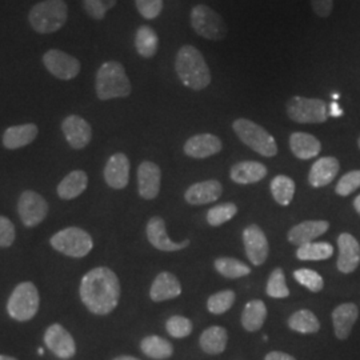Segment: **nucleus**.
Listing matches in <instances>:
<instances>
[{"label":"nucleus","instance_id":"1","mask_svg":"<svg viewBox=\"0 0 360 360\" xmlns=\"http://www.w3.org/2000/svg\"><path fill=\"white\" fill-rule=\"evenodd\" d=\"M80 299L95 315L111 314L120 299V283L115 272L108 267L89 271L80 282Z\"/></svg>","mask_w":360,"mask_h":360},{"label":"nucleus","instance_id":"2","mask_svg":"<svg viewBox=\"0 0 360 360\" xmlns=\"http://www.w3.org/2000/svg\"><path fill=\"white\" fill-rule=\"evenodd\" d=\"M175 70L180 82L193 91L205 90L211 83V72L202 52L193 46H183L176 53Z\"/></svg>","mask_w":360,"mask_h":360},{"label":"nucleus","instance_id":"3","mask_svg":"<svg viewBox=\"0 0 360 360\" xmlns=\"http://www.w3.org/2000/svg\"><path fill=\"white\" fill-rule=\"evenodd\" d=\"M95 90L101 101L127 98L132 91L126 70L119 62H105L96 72Z\"/></svg>","mask_w":360,"mask_h":360},{"label":"nucleus","instance_id":"4","mask_svg":"<svg viewBox=\"0 0 360 360\" xmlns=\"http://www.w3.org/2000/svg\"><path fill=\"white\" fill-rule=\"evenodd\" d=\"M67 16L65 0H44L31 8L28 20L38 34H53L65 26Z\"/></svg>","mask_w":360,"mask_h":360},{"label":"nucleus","instance_id":"5","mask_svg":"<svg viewBox=\"0 0 360 360\" xmlns=\"http://www.w3.org/2000/svg\"><path fill=\"white\" fill-rule=\"evenodd\" d=\"M232 129L238 138L257 154L264 158H274L278 154V146L274 136L255 122L240 117L232 123Z\"/></svg>","mask_w":360,"mask_h":360},{"label":"nucleus","instance_id":"6","mask_svg":"<svg viewBox=\"0 0 360 360\" xmlns=\"http://www.w3.org/2000/svg\"><path fill=\"white\" fill-rule=\"evenodd\" d=\"M39 292L31 282L18 284L7 302V312L16 322L31 321L39 309Z\"/></svg>","mask_w":360,"mask_h":360},{"label":"nucleus","instance_id":"7","mask_svg":"<svg viewBox=\"0 0 360 360\" xmlns=\"http://www.w3.org/2000/svg\"><path fill=\"white\" fill-rule=\"evenodd\" d=\"M52 248L70 257H87L94 247L90 233L79 227H67L50 239Z\"/></svg>","mask_w":360,"mask_h":360},{"label":"nucleus","instance_id":"8","mask_svg":"<svg viewBox=\"0 0 360 360\" xmlns=\"http://www.w3.org/2000/svg\"><path fill=\"white\" fill-rule=\"evenodd\" d=\"M287 115L300 124H321L328 119V107L322 99L292 96L285 105Z\"/></svg>","mask_w":360,"mask_h":360},{"label":"nucleus","instance_id":"9","mask_svg":"<svg viewBox=\"0 0 360 360\" xmlns=\"http://www.w3.org/2000/svg\"><path fill=\"white\" fill-rule=\"evenodd\" d=\"M191 27L193 31L208 40H221L227 35V25L217 11L205 4H198L191 10Z\"/></svg>","mask_w":360,"mask_h":360},{"label":"nucleus","instance_id":"10","mask_svg":"<svg viewBox=\"0 0 360 360\" xmlns=\"http://www.w3.org/2000/svg\"><path fill=\"white\" fill-rule=\"evenodd\" d=\"M18 212L22 223L31 229L46 219L49 214V203L40 193L25 191L18 200Z\"/></svg>","mask_w":360,"mask_h":360},{"label":"nucleus","instance_id":"11","mask_svg":"<svg viewBox=\"0 0 360 360\" xmlns=\"http://www.w3.org/2000/svg\"><path fill=\"white\" fill-rule=\"evenodd\" d=\"M43 63L49 72L62 80H71L80 72L82 65L72 55L60 50H50L43 55Z\"/></svg>","mask_w":360,"mask_h":360},{"label":"nucleus","instance_id":"12","mask_svg":"<svg viewBox=\"0 0 360 360\" xmlns=\"http://www.w3.org/2000/svg\"><path fill=\"white\" fill-rule=\"evenodd\" d=\"M44 345L59 359H71L77 354V345H75L74 338L59 323L51 324L46 330Z\"/></svg>","mask_w":360,"mask_h":360},{"label":"nucleus","instance_id":"13","mask_svg":"<svg viewBox=\"0 0 360 360\" xmlns=\"http://www.w3.org/2000/svg\"><path fill=\"white\" fill-rule=\"evenodd\" d=\"M243 245L245 255L254 266L257 267L266 263L270 254V245L266 233L259 226L251 224L245 227L243 231Z\"/></svg>","mask_w":360,"mask_h":360},{"label":"nucleus","instance_id":"14","mask_svg":"<svg viewBox=\"0 0 360 360\" xmlns=\"http://www.w3.org/2000/svg\"><path fill=\"white\" fill-rule=\"evenodd\" d=\"M147 239L156 250L165 251V252H174L184 250L190 245V239H186L181 243H175L169 239L167 230H166V221L160 217H154L150 219L147 223Z\"/></svg>","mask_w":360,"mask_h":360},{"label":"nucleus","instance_id":"15","mask_svg":"<svg viewBox=\"0 0 360 360\" xmlns=\"http://www.w3.org/2000/svg\"><path fill=\"white\" fill-rule=\"evenodd\" d=\"M338 247H339V257H338V270L343 274H351L359 267L360 264V245L348 232H343L338 238Z\"/></svg>","mask_w":360,"mask_h":360},{"label":"nucleus","instance_id":"16","mask_svg":"<svg viewBox=\"0 0 360 360\" xmlns=\"http://www.w3.org/2000/svg\"><path fill=\"white\" fill-rule=\"evenodd\" d=\"M62 131L65 134V141L74 150L84 148L92 139L90 123L82 116H67L62 123Z\"/></svg>","mask_w":360,"mask_h":360},{"label":"nucleus","instance_id":"17","mask_svg":"<svg viewBox=\"0 0 360 360\" xmlns=\"http://www.w3.org/2000/svg\"><path fill=\"white\" fill-rule=\"evenodd\" d=\"M162 171L154 162H143L138 168V191L143 199L153 200L160 191Z\"/></svg>","mask_w":360,"mask_h":360},{"label":"nucleus","instance_id":"18","mask_svg":"<svg viewBox=\"0 0 360 360\" xmlns=\"http://www.w3.org/2000/svg\"><path fill=\"white\" fill-rule=\"evenodd\" d=\"M223 193V186L218 180H205L193 183L184 193V199L188 205L202 206L217 202Z\"/></svg>","mask_w":360,"mask_h":360},{"label":"nucleus","instance_id":"19","mask_svg":"<svg viewBox=\"0 0 360 360\" xmlns=\"http://www.w3.org/2000/svg\"><path fill=\"white\" fill-rule=\"evenodd\" d=\"M105 183L115 190H123L129 180V160L127 155L123 153L114 154L104 167Z\"/></svg>","mask_w":360,"mask_h":360},{"label":"nucleus","instance_id":"20","mask_svg":"<svg viewBox=\"0 0 360 360\" xmlns=\"http://www.w3.org/2000/svg\"><path fill=\"white\" fill-rule=\"evenodd\" d=\"M330 229V223L326 220H306L294 226L287 235L290 243L294 245H307L324 235Z\"/></svg>","mask_w":360,"mask_h":360},{"label":"nucleus","instance_id":"21","mask_svg":"<svg viewBox=\"0 0 360 360\" xmlns=\"http://www.w3.org/2000/svg\"><path fill=\"white\" fill-rule=\"evenodd\" d=\"M223 148L221 141L211 134H199L191 136L184 144V154L193 159H206L219 154Z\"/></svg>","mask_w":360,"mask_h":360},{"label":"nucleus","instance_id":"22","mask_svg":"<svg viewBox=\"0 0 360 360\" xmlns=\"http://www.w3.org/2000/svg\"><path fill=\"white\" fill-rule=\"evenodd\" d=\"M339 169L340 163L334 156L321 158L309 169V183L315 188L326 187L336 178Z\"/></svg>","mask_w":360,"mask_h":360},{"label":"nucleus","instance_id":"23","mask_svg":"<svg viewBox=\"0 0 360 360\" xmlns=\"http://www.w3.org/2000/svg\"><path fill=\"white\" fill-rule=\"evenodd\" d=\"M181 294V284L179 279L171 272H160L150 288V297L156 303L175 299Z\"/></svg>","mask_w":360,"mask_h":360},{"label":"nucleus","instance_id":"24","mask_svg":"<svg viewBox=\"0 0 360 360\" xmlns=\"http://www.w3.org/2000/svg\"><path fill=\"white\" fill-rule=\"evenodd\" d=\"M359 316V309L355 303H343L333 311L335 335L338 339H347Z\"/></svg>","mask_w":360,"mask_h":360},{"label":"nucleus","instance_id":"25","mask_svg":"<svg viewBox=\"0 0 360 360\" xmlns=\"http://www.w3.org/2000/svg\"><path fill=\"white\" fill-rule=\"evenodd\" d=\"M269 174L267 167L254 160H245L233 165L230 171V178L238 184H254L264 179Z\"/></svg>","mask_w":360,"mask_h":360},{"label":"nucleus","instance_id":"26","mask_svg":"<svg viewBox=\"0 0 360 360\" xmlns=\"http://www.w3.org/2000/svg\"><path fill=\"white\" fill-rule=\"evenodd\" d=\"M38 134V126L34 123L8 127L3 134V146L7 150H18L26 147L37 139Z\"/></svg>","mask_w":360,"mask_h":360},{"label":"nucleus","instance_id":"27","mask_svg":"<svg viewBox=\"0 0 360 360\" xmlns=\"http://www.w3.org/2000/svg\"><path fill=\"white\" fill-rule=\"evenodd\" d=\"M290 148L300 160H309L321 154L322 143L307 132H294L290 136Z\"/></svg>","mask_w":360,"mask_h":360},{"label":"nucleus","instance_id":"28","mask_svg":"<svg viewBox=\"0 0 360 360\" xmlns=\"http://www.w3.org/2000/svg\"><path fill=\"white\" fill-rule=\"evenodd\" d=\"M229 342L227 330L220 326H212L205 330L199 338V346L208 355H219L226 351Z\"/></svg>","mask_w":360,"mask_h":360},{"label":"nucleus","instance_id":"29","mask_svg":"<svg viewBox=\"0 0 360 360\" xmlns=\"http://www.w3.org/2000/svg\"><path fill=\"white\" fill-rule=\"evenodd\" d=\"M89 176L84 171L75 169L70 172L65 179L58 184V195L65 200H72L86 191Z\"/></svg>","mask_w":360,"mask_h":360},{"label":"nucleus","instance_id":"30","mask_svg":"<svg viewBox=\"0 0 360 360\" xmlns=\"http://www.w3.org/2000/svg\"><path fill=\"white\" fill-rule=\"evenodd\" d=\"M267 319V306L263 300L252 299L242 312V326L248 333H257Z\"/></svg>","mask_w":360,"mask_h":360},{"label":"nucleus","instance_id":"31","mask_svg":"<svg viewBox=\"0 0 360 360\" xmlns=\"http://www.w3.org/2000/svg\"><path fill=\"white\" fill-rule=\"evenodd\" d=\"M141 349L146 356L154 360H166L174 354L172 343L158 335L146 336L141 342Z\"/></svg>","mask_w":360,"mask_h":360},{"label":"nucleus","instance_id":"32","mask_svg":"<svg viewBox=\"0 0 360 360\" xmlns=\"http://www.w3.org/2000/svg\"><path fill=\"white\" fill-rule=\"evenodd\" d=\"M288 327L297 334H316L321 330V323L316 315L309 309H299L288 319Z\"/></svg>","mask_w":360,"mask_h":360},{"label":"nucleus","instance_id":"33","mask_svg":"<svg viewBox=\"0 0 360 360\" xmlns=\"http://www.w3.org/2000/svg\"><path fill=\"white\" fill-rule=\"evenodd\" d=\"M135 49L138 53L146 58H154L159 49V38L154 28L150 26H141L135 34Z\"/></svg>","mask_w":360,"mask_h":360},{"label":"nucleus","instance_id":"34","mask_svg":"<svg viewBox=\"0 0 360 360\" xmlns=\"http://www.w3.org/2000/svg\"><path fill=\"white\" fill-rule=\"evenodd\" d=\"M295 190V181L287 175H278L271 180V193L279 206H290Z\"/></svg>","mask_w":360,"mask_h":360},{"label":"nucleus","instance_id":"35","mask_svg":"<svg viewBox=\"0 0 360 360\" xmlns=\"http://www.w3.org/2000/svg\"><path fill=\"white\" fill-rule=\"evenodd\" d=\"M214 267L221 276L227 279H239L251 274V269L242 260L235 257H218L214 262Z\"/></svg>","mask_w":360,"mask_h":360},{"label":"nucleus","instance_id":"36","mask_svg":"<svg viewBox=\"0 0 360 360\" xmlns=\"http://www.w3.org/2000/svg\"><path fill=\"white\" fill-rule=\"evenodd\" d=\"M334 255V247L327 242H311L296 250L299 260H327Z\"/></svg>","mask_w":360,"mask_h":360},{"label":"nucleus","instance_id":"37","mask_svg":"<svg viewBox=\"0 0 360 360\" xmlns=\"http://www.w3.org/2000/svg\"><path fill=\"white\" fill-rule=\"evenodd\" d=\"M236 295L232 290H223L210 296L207 300V309L214 315H221L232 309Z\"/></svg>","mask_w":360,"mask_h":360},{"label":"nucleus","instance_id":"38","mask_svg":"<svg viewBox=\"0 0 360 360\" xmlns=\"http://www.w3.org/2000/svg\"><path fill=\"white\" fill-rule=\"evenodd\" d=\"M238 214V207L233 203H221L214 206L207 212V223L212 227H219Z\"/></svg>","mask_w":360,"mask_h":360},{"label":"nucleus","instance_id":"39","mask_svg":"<svg viewBox=\"0 0 360 360\" xmlns=\"http://www.w3.org/2000/svg\"><path fill=\"white\" fill-rule=\"evenodd\" d=\"M266 294L274 299H284L290 296V290L285 283V275L282 269L278 267L271 272L266 287Z\"/></svg>","mask_w":360,"mask_h":360},{"label":"nucleus","instance_id":"40","mask_svg":"<svg viewBox=\"0 0 360 360\" xmlns=\"http://www.w3.org/2000/svg\"><path fill=\"white\" fill-rule=\"evenodd\" d=\"M294 279L311 292H319L324 287V281L316 271L299 269L294 272Z\"/></svg>","mask_w":360,"mask_h":360},{"label":"nucleus","instance_id":"41","mask_svg":"<svg viewBox=\"0 0 360 360\" xmlns=\"http://www.w3.org/2000/svg\"><path fill=\"white\" fill-rule=\"evenodd\" d=\"M193 322L181 315H174L166 322V330L168 334L176 339L187 338L193 333Z\"/></svg>","mask_w":360,"mask_h":360},{"label":"nucleus","instance_id":"42","mask_svg":"<svg viewBox=\"0 0 360 360\" xmlns=\"http://www.w3.org/2000/svg\"><path fill=\"white\" fill-rule=\"evenodd\" d=\"M358 188H360V169H354L340 178L335 187V193L339 196H348Z\"/></svg>","mask_w":360,"mask_h":360},{"label":"nucleus","instance_id":"43","mask_svg":"<svg viewBox=\"0 0 360 360\" xmlns=\"http://www.w3.org/2000/svg\"><path fill=\"white\" fill-rule=\"evenodd\" d=\"M117 0H83V6L86 13L92 19L102 20L112 7H115Z\"/></svg>","mask_w":360,"mask_h":360},{"label":"nucleus","instance_id":"44","mask_svg":"<svg viewBox=\"0 0 360 360\" xmlns=\"http://www.w3.org/2000/svg\"><path fill=\"white\" fill-rule=\"evenodd\" d=\"M136 8L144 19L153 20L163 10V0H135Z\"/></svg>","mask_w":360,"mask_h":360},{"label":"nucleus","instance_id":"45","mask_svg":"<svg viewBox=\"0 0 360 360\" xmlns=\"http://www.w3.org/2000/svg\"><path fill=\"white\" fill-rule=\"evenodd\" d=\"M15 226L13 221L6 217H0V247L7 248L15 242Z\"/></svg>","mask_w":360,"mask_h":360},{"label":"nucleus","instance_id":"46","mask_svg":"<svg viewBox=\"0 0 360 360\" xmlns=\"http://www.w3.org/2000/svg\"><path fill=\"white\" fill-rule=\"evenodd\" d=\"M311 6L318 16L328 18L334 8V0H311Z\"/></svg>","mask_w":360,"mask_h":360},{"label":"nucleus","instance_id":"47","mask_svg":"<svg viewBox=\"0 0 360 360\" xmlns=\"http://www.w3.org/2000/svg\"><path fill=\"white\" fill-rule=\"evenodd\" d=\"M264 360H296L292 355L290 354H285L282 351H271L267 355Z\"/></svg>","mask_w":360,"mask_h":360},{"label":"nucleus","instance_id":"48","mask_svg":"<svg viewBox=\"0 0 360 360\" xmlns=\"http://www.w3.org/2000/svg\"><path fill=\"white\" fill-rule=\"evenodd\" d=\"M342 114H343V111L338 107V104L334 103L331 105V115L336 116V117H338V116H340Z\"/></svg>","mask_w":360,"mask_h":360},{"label":"nucleus","instance_id":"49","mask_svg":"<svg viewBox=\"0 0 360 360\" xmlns=\"http://www.w3.org/2000/svg\"><path fill=\"white\" fill-rule=\"evenodd\" d=\"M354 207H355V211L359 214L360 217V193L355 198V200H354Z\"/></svg>","mask_w":360,"mask_h":360},{"label":"nucleus","instance_id":"50","mask_svg":"<svg viewBox=\"0 0 360 360\" xmlns=\"http://www.w3.org/2000/svg\"><path fill=\"white\" fill-rule=\"evenodd\" d=\"M112 360H141L138 358H134V356H129V355H122V356H117L115 359Z\"/></svg>","mask_w":360,"mask_h":360},{"label":"nucleus","instance_id":"51","mask_svg":"<svg viewBox=\"0 0 360 360\" xmlns=\"http://www.w3.org/2000/svg\"><path fill=\"white\" fill-rule=\"evenodd\" d=\"M0 360H18L13 358V356H8V355H0Z\"/></svg>","mask_w":360,"mask_h":360},{"label":"nucleus","instance_id":"52","mask_svg":"<svg viewBox=\"0 0 360 360\" xmlns=\"http://www.w3.org/2000/svg\"><path fill=\"white\" fill-rule=\"evenodd\" d=\"M38 354L39 355H43V354H44V349H43V348H39Z\"/></svg>","mask_w":360,"mask_h":360},{"label":"nucleus","instance_id":"53","mask_svg":"<svg viewBox=\"0 0 360 360\" xmlns=\"http://www.w3.org/2000/svg\"><path fill=\"white\" fill-rule=\"evenodd\" d=\"M358 146H359V148H360V138H359V141H358Z\"/></svg>","mask_w":360,"mask_h":360}]
</instances>
